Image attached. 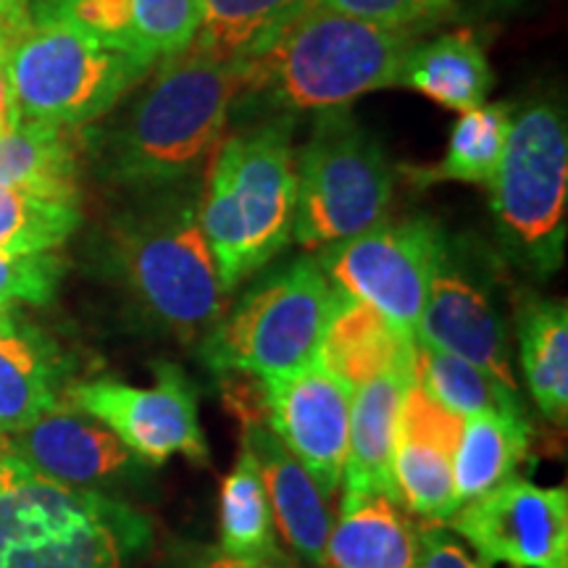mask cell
I'll use <instances>...</instances> for the list:
<instances>
[{"label": "cell", "mask_w": 568, "mask_h": 568, "mask_svg": "<svg viewBox=\"0 0 568 568\" xmlns=\"http://www.w3.org/2000/svg\"><path fill=\"white\" fill-rule=\"evenodd\" d=\"M243 90V61H219L193 45L159 61L124 116L98 132L101 172L138 187L187 180L219 148Z\"/></svg>", "instance_id": "obj_1"}, {"label": "cell", "mask_w": 568, "mask_h": 568, "mask_svg": "<svg viewBox=\"0 0 568 568\" xmlns=\"http://www.w3.org/2000/svg\"><path fill=\"white\" fill-rule=\"evenodd\" d=\"M414 30L303 11L264 51L243 61L245 90L268 111L345 109L366 92L395 88Z\"/></svg>", "instance_id": "obj_2"}, {"label": "cell", "mask_w": 568, "mask_h": 568, "mask_svg": "<svg viewBox=\"0 0 568 568\" xmlns=\"http://www.w3.org/2000/svg\"><path fill=\"white\" fill-rule=\"evenodd\" d=\"M140 510L0 453V568H126L151 548Z\"/></svg>", "instance_id": "obj_3"}, {"label": "cell", "mask_w": 568, "mask_h": 568, "mask_svg": "<svg viewBox=\"0 0 568 568\" xmlns=\"http://www.w3.org/2000/svg\"><path fill=\"white\" fill-rule=\"evenodd\" d=\"M295 201L297 174L287 122H268L219 142L197 216L226 293L287 247Z\"/></svg>", "instance_id": "obj_4"}, {"label": "cell", "mask_w": 568, "mask_h": 568, "mask_svg": "<svg viewBox=\"0 0 568 568\" xmlns=\"http://www.w3.org/2000/svg\"><path fill=\"white\" fill-rule=\"evenodd\" d=\"M201 195L163 184L113 226V268L130 295L176 337H203L226 308L211 247L197 216Z\"/></svg>", "instance_id": "obj_5"}, {"label": "cell", "mask_w": 568, "mask_h": 568, "mask_svg": "<svg viewBox=\"0 0 568 568\" xmlns=\"http://www.w3.org/2000/svg\"><path fill=\"white\" fill-rule=\"evenodd\" d=\"M487 190L510 258L542 280L556 274L568 216V126L556 103L535 101L514 111L506 153Z\"/></svg>", "instance_id": "obj_6"}, {"label": "cell", "mask_w": 568, "mask_h": 568, "mask_svg": "<svg viewBox=\"0 0 568 568\" xmlns=\"http://www.w3.org/2000/svg\"><path fill=\"white\" fill-rule=\"evenodd\" d=\"M19 113L38 122L84 126L138 88L155 63L92 38L77 24L32 17L6 51Z\"/></svg>", "instance_id": "obj_7"}, {"label": "cell", "mask_w": 568, "mask_h": 568, "mask_svg": "<svg viewBox=\"0 0 568 568\" xmlns=\"http://www.w3.org/2000/svg\"><path fill=\"white\" fill-rule=\"evenodd\" d=\"M337 290L316 258H297L247 290L205 332L201 355L211 372L240 368L261 379H287L322 351Z\"/></svg>", "instance_id": "obj_8"}, {"label": "cell", "mask_w": 568, "mask_h": 568, "mask_svg": "<svg viewBox=\"0 0 568 568\" xmlns=\"http://www.w3.org/2000/svg\"><path fill=\"white\" fill-rule=\"evenodd\" d=\"M293 237L322 251L387 222L393 172L385 151L345 109L318 113L295 161Z\"/></svg>", "instance_id": "obj_9"}, {"label": "cell", "mask_w": 568, "mask_h": 568, "mask_svg": "<svg viewBox=\"0 0 568 568\" xmlns=\"http://www.w3.org/2000/svg\"><path fill=\"white\" fill-rule=\"evenodd\" d=\"M445 232L429 219L382 222L358 237L322 247L318 266L337 293L368 305L416 339Z\"/></svg>", "instance_id": "obj_10"}, {"label": "cell", "mask_w": 568, "mask_h": 568, "mask_svg": "<svg viewBox=\"0 0 568 568\" xmlns=\"http://www.w3.org/2000/svg\"><path fill=\"white\" fill-rule=\"evenodd\" d=\"M153 372V387L90 379L71 385L67 400L109 426L140 464L163 466L172 456H182L205 468L211 450L197 418L195 385L180 366L159 364Z\"/></svg>", "instance_id": "obj_11"}, {"label": "cell", "mask_w": 568, "mask_h": 568, "mask_svg": "<svg viewBox=\"0 0 568 568\" xmlns=\"http://www.w3.org/2000/svg\"><path fill=\"white\" fill-rule=\"evenodd\" d=\"M416 343L458 355L518 393L508 324L497 308L493 274L471 247H460L447 234L418 318Z\"/></svg>", "instance_id": "obj_12"}, {"label": "cell", "mask_w": 568, "mask_h": 568, "mask_svg": "<svg viewBox=\"0 0 568 568\" xmlns=\"http://www.w3.org/2000/svg\"><path fill=\"white\" fill-rule=\"evenodd\" d=\"M445 524L487 564L568 568L566 487H537L510 477L460 506Z\"/></svg>", "instance_id": "obj_13"}, {"label": "cell", "mask_w": 568, "mask_h": 568, "mask_svg": "<svg viewBox=\"0 0 568 568\" xmlns=\"http://www.w3.org/2000/svg\"><path fill=\"white\" fill-rule=\"evenodd\" d=\"M268 393V429L308 468L324 495H332L343 485L353 393L318 361L272 382Z\"/></svg>", "instance_id": "obj_14"}, {"label": "cell", "mask_w": 568, "mask_h": 568, "mask_svg": "<svg viewBox=\"0 0 568 568\" xmlns=\"http://www.w3.org/2000/svg\"><path fill=\"white\" fill-rule=\"evenodd\" d=\"M6 447L34 471L71 487L111 485L130 477L140 464L109 426L71 403L55 406L34 424L6 435Z\"/></svg>", "instance_id": "obj_15"}, {"label": "cell", "mask_w": 568, "mask_h": 568, "mask_svg": "<svg viewBox=\"0 0 568 568\" xmlns=\"http://www.w3.org/2000/svg\"><path fill=\"white\" fill-rule=\"evenodd\" d=\"M464 418L426 397L416 385L403 397L395 445V481L403 508L445 524L456 514L453 456Z\"/></svg>", "instance_id": "obj_16"}, {"label": "cell", "mask_w": 568, "mask_h": 568, "mask_svg": "<svg viewBox=\"0 0 568 568\" xmlns=\"http://www.w3.org/2000/svg\"><path fill=\"white\" fill-rule=\"evenodd\" d=\"M34 17L71 21L119 51L159 63L193 45L201 0H40Z\"/></svg>", "instance_id": "obj_17"}, {"label": "cell", "mask_w": 568, "mask_h": 568, "mask_svg": "<svg viewBox=\"0 0 568 568\" xmlns=\"http://www.w3.org/2000/svg\"><path fill=\"white\" fill-rule=\"evenodd\" d=\"M243 447L264 479L276 531L295 556L324 568L332 531V510L324 489L268 426L243 429Z\"/></svg>", "instance_id": "obj_18"}, {"label": "cell", "mask_w": 568, "mask_h": 568, "mask_svg": "<svg viewBox=\"0 0 568 568\" xmlns=\"http://www.w3.org/2000/svg\"><path fill=\"white\" fill-rule=\"evenodd\" d=\"M410 385L414 368H389L353 393L351 435L343 468L347 495H385L400 503L395 481V445L403 397Z\"/></svg>", "instance_id": "obj_19"}, {"label": "cell", "mask_w": 568, "mask_h": 568, "mask_svg": "<svg viewBox=\"0 0 568 568\" xmlns=\"http://www.w3.org/2000/svg\"><path fill=\"white\" fill-rule=\"evenodd\" d=\"M67 358L38 326L17 318L0 329V435L24 429L61 406Z\"/></svg>", "instance_id": "obj_20"}, {"label": "cell", "mask_w": 568, "mask_h": 568, "mask_svg": "<svg viewBox=\"0 0 568 568\" xmlns=\"http://www.w3.org/2000/svg\"><path fill=\"white\" fill-rule=\"evenodd\" d=\"M414 337L397 332L368 305L337 293L316 361L355 393L364 382L389 368H414Z\"/></svg>", "instance_id": "obj_21"}, {"label": "cell", "mask_w": 568, "mask_h": 568, "mask_svg": "<svg viewBox=\"0 0 568 568\" xmlns=\"http://www.w3.org/2000/svg\"><path fill=\"white\" fill-rule=\"evenodd\" d=\"M416 527L400 503L385 495L343 497L326 542L329 568H416Z\"/></svg>", "instance_id": "obj_22"}, {"label": "cell", "mask_w": 568, "mask_h": 568, "mask_svg": "<svg viewBox=\"0 0 568 568\" xmlns=\"http://www.w3.org/2000/svg\"><path fill=\"white\" fill-rule=\"evenodd\" d=\"M397 84L422 92L443 109L464 113L487 103L495 77L479 40L471 32H450L414 42L400 63Z\"/></svg>", "instance_id": "obj_23"}, {"label": "cell", "mask_w": 568, "mask_h": 568, "mask_svg": "<svg viewBox=\"0 0 568 568\" xmlns=\"http://www.w3.org/2000/svg\"><path fill=\"white\" fill-rule=\"evenodd\" d=\"M80 145L74 130L21 116L0 132V187L77 197Z\"/></svg>", "instance_id": "obj_24"}, {"label": "cell", "mask_w": 568, "mask_h": 568, "mask_svg": "<svg viewBox=\"0 0 568 568\" xmlns=\"http://www.w3.org/2000/svg\"><path fill=\"white\" fill-rule=\"evenodd\" d=\"M518 358L531 400L552 424L568 418V308L566 301L527 297L516 314Z\"/></svg>", "instance_id": "obj_25"}, {"label": "cell", "mask_w": 568, "mask_h": 568, "mask_svg": "<svg viewBox=\"0 0 568 568\" xmlns=\"http://www.w3.org/2000/svg\"><path fill=\"white\" fill-rule=\"evenodd\" d=\"M527 414H477L464 418L453 456L456 510L514 477L529 453Z\"/></svg>", "instance_id": "obj_26"}, {"label": "cell", "mask_w": 568, "mask_h": 568, "mask_svg": "<svg viewBox=\"0 0 568 568\" xmlns=\"http://www.w3.org/2000/svg\"><path fill=\"white\" fill-rule=\"evenodd\" d=\"M514 109L506 103H481L458 116L447 138V151L432 166L403 169L408 182L416 187H432L437 182H468L489 184L503 153H506Z\"/></svg>", "instance_id": "obj_27"}, {"label": "cell", "mask_w": 568, "mask_h": 568, "mask_svg": "<svg viewBox=\"0 0 568 568\" xmlns=\"http://www.w3.org/2000/svg\"><path fill=\"white\" fill-rule=\"evenodd\" d=\"M305 11V0H201L193 48L219 61H245Z\"/></svg>", "instance_id": "obj_28"}, {"label": "cell", "mask_w": 568, "mask_h": 568, "mask_svg": "<svg viewBox=\"0 0 568 568\" xmlns=\"http://www.w3.org/2000/svg\"><path fill=\"white\" fill-rule=\"evenodd\" d=\"M219 527L222 548L219 552L243 560H284L276 545V527L264 479L251 453L240 450L232 471L226 474L219 495Z\"/></svg>", "instance_id": "obj_29"}, {"label": "cell", "mask_w": 568, "mask_h": 568, "mask_svg": "<svg viewBox=\"0 0 568 568\" xmlns=\"http://www.w3.org/2000/svg\"><path fill=\"white\" fill-rule=\"evenodd\" d=\"M414 385L460 418L477 414H524L516 389L458 355L416 343Z\"/></svg>", "instance_id": "obj_30"}, {"label": "cell", "mask_w": 568, "mask_h": 568, "mask_svg": "<svg viewBox=\"0 0 568 568\" xmlns=\"http://www.w3.org/2000/svg\"><path fill=\"white\" fill-rule=\"evenodd\" d=\"M80 224V197L0 187V255L55 251Z\"/></svg>", "instance_id": "obj_31"}, {"label": "cell", "mask_w": 568, "mask_h": 568, "mask_svg": "<svg viewBox=\"0 0 568 568\" xmlns=\"http://www.w3.org/2000/svg\"><path fill=\"white\" fill-rule=\"evenodd\" d=\"M63 272L67 261L53 251L0 255V308H13L17 303H51Z\"/></svg>", "instance_id": "obj_32"}, {"label": "cell", "mask_w": 568, "mask_h": 568, "mask_svg": "<svg viewBox=\"0 0 568 568\" xmlns=\"http://www.w3.org/2000/svg\"><path fill=\"white\" fill-rule=\"evenodd\" d=\"M456 0H305V11H329L339 17L422 32L453 9Z\"/></svg>", "instance_id": "obj_33"}, {"label": "cell", "mask_w": 568, "mask_h": 568, "mask_svg": "<svg viewBox=\"0 0 568 568\" xmlns=\"http://www.w3.org/2000/svg\"><path fill=\"white\" fill-rule=\"evenodd\" d=\"M216 385L222 393V406L234 422L243 424V429L251 426H268V410H272V393L268 382L251 372L240 368H219Z\"/></svg>", "instance_id": "obj_34"}, {"label": "cell", "mask_w": 568, "mask_h": 568, "mask_svg": "<svg viewBox=\"0 0 568 568\" xmlns=\"http://www.w3.org/2000/svg\"><path fill=\"white\" fill-rule=\"evenodd\" d=\"M418 560L416 568H489L487 560L474 558L447 524L426 521L416 529Z\"/></svg>", "instance_id": "obj_35"}, {"label": "cell", "mask_w": 568, "mask_h": 568, "mask_svg": "<svg viewBox=\"0 0 568 568\" xmlns=\"http://www.w3.org/2000/svg\"><path fill=\"white\" fill-rule=\"evenodd\" d=\"M32 24V9L30 0H0V34L6 42L21 38Z\"/></svg>", "instance_id": "obj_36"}, {"label": "cell", "mask_w": 568, "mask_h": 568, "mask_svg": "<svg viewBox=\"0 0 568 568\" xmlns=\"http://www.w3.org/2000/svg\"><path fill=\"white\" fill-rule=\"evenodd\" d=\"M21 119L17 98H13L9 67H6V55H0V132L9 130Z\"/></svg>", "instance_id": "obj_37"}, {"label": "cell", "mask_w": 568, "mask_h": 568, "mask_svg": "<svg viewBox=\"0 0 568 568\" xmlns=\"http://www.w3.org/2000/svg\"><path fill=\"white\" fill-rule=\"evenodd\" d=\"M201 568H290L287 560L272 564V560H243V558H230L224 552H205L201 556Z\"/></svg>", "instance_id": "obj_38"}, {"label": "cell", "mask_w": 568, "mask_h": 568, "mask_svg": "<svg viewBox=\"0 0 568 568\" xmlns=\"http://www.w3.org/2000/svg\"><path fill=\"white\" fill-rule=\"evenodd\" d=\"M161 568H201V558L190 560V558H184V556H176L174 560H166V564H163Z\"/></svg>", "instance_id": "obj_39"}, {"label": "cell", "mask_w": 568, "mask_h": 568, "mask_svg": "<svg viewBox=\"0 0 568 568\" xmlns=\"http://www.w3.org/2000/svg\"><path fill=\"white\" fill-rule=\"evenodd\" d=\"M19 314L13 308H0V329H6V326H11L17 322Z\"/></svg>", "instance_id": "obj_40"}, {"label": "cell", "mask_w": 568, "mask_h": 568, "mask_svg": "<svg viewBox=\"0 0 568 568\" xmlns=\"http://www.w3.org/2000/svg\"><path fill=\"white\" fill-rule=\"evenodd\" d=\"M6 51H9V42H6L3 34H0V55H6Z\"/></svg>", "instance_id": "obj_41"}, {"label": "cell", "mask_w": 568, "mask_h": 568, "mask_svg": "<svg viewBox=\"0 0 568 568\" xmlns=\"http://www.w3.org/2000/svg\"><path fill=\"white\" fill-rule=\"evenodd\" d=\"M3 450H9V447H6V435H0V453Z\"/></svg>", "instance_id": "obj_42"}]
</instances>
